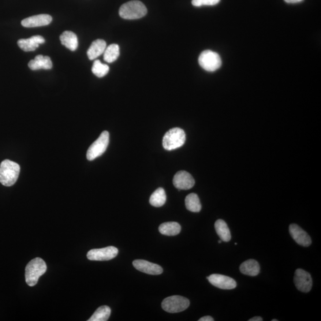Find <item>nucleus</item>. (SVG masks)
<instances>
[{
  "label": "nucleus",
  "mask_w": 321,
  "mask_h": 321,
  "mask_svg": "<svg viewBox=\"0 0 321 321\" xmlns=\"http://www.w3.org/2000/svg\"><path fill=\"white\" fill-rule=\"evenodd\" d=\"M186 134L184 130L175 128L168 131L164 135L163 145L167 151L174 150L180 148L185 143Z\"/></svg>",
  "instance_id": "obj_4"
},
{
  "label": "nucleus",
  "mask_w": 321,
  "mask_h": 321,
  "mask_svg": "<svg viewBox=\"0 0 321 321\" xmlns=\"http://www.w3.org/2000/svg\"><path fill=\"white\" fill-rule=\"evenodd\" d=\"M220 0H202L203 6H215L217 5Z\"/></svg>",
  "instance_id": "obj_27"
},
{
  "label": "nucleus",
  "mask_w": 321,
  "mask_h": 321,
  "mask_svg": "<svg viewBox=\"0 0 321 321\" xmlns=\"http://www.w3.org/2000/svg\"><path fill=\"white\" fill-rule=\"evenodd\" d=\"M120 55V48L117 44H111L107 47L104 53V59L108 63H111L118 58Z\"/></svg>",
  "instance_id": "obj_24"
},
{
  "label": "nucleus",
  "mask_w": 321,
  "mask_h": 321,
  "mask_svg": "<svg viewBox=\"0 0 321 321\" xmlns=\"http://www.w3.org/2000/svg\"><path fill=\"white\" fill-rule=\"evenodd\" d=\"M215 229L220 239L225 242H229L231 236L229 227L223 219H218L215 223Z\"/></svg>",
  "instance_id": "obj_21"
},
{
  "label": "nucleus",
  "mask_w": 321,
  "mask_h": 321,
  "mask_svg": "<svg viewBox=\"0 0 321 321\" xmlns=\"http://www.w3.org/2000/svg\"><path fill=\"white\" fill-rule=\"evenodd\" d=\"M111 309L108 306H102L97 309L88 321H107L111 315Z\"/></svg>",
  "instance_id": "obj_25"
},
{
  "label": "nucleus",
  "mask_w": 321,
  "mask_h": 321,
  "mask_svg": "<svg viewBox=\"0 0 321 321\" xmlns=\"http://www.w3.org/2000/svg\"><path fill=\"white\" fill-rule=\"evenodd\" d=\"M190 305L189 300L181 296L168 297L162 302V308L164 311L171 313H178L185 311Z\"/></svg>",
  "instance_id": "obj_6"
},
{
  "label": "nucleus",
  "mask_w": 321,
  "mask_h": 321,
  "mask_svg": "<svg viewBox=\"0 0 321 321\" xmlns=\"http://www.w3.org/2000/svg\"><path fill=\"white\" fill-rule=\"evenodd\" d=\"M185 205L187 210L193 212H199L202 206L198 196L195 193H190L185 199Z\"/></svg>",
  "instance_id": "obj_23"
},
{
  "label": "nucleus",
  "mask_w": 321,
  "mask_h": 321,
  "mask_svg": "<svg viewBox=\"0 0 321 321\" xmlns=\"http://www.w3.org/2000/svg\"><path fill=\"white\" fill-rule=\"evenodd\" d=\"M28 66L32 70L40 69L50 70L53 67V63L48 56L38 55L30 61Z\"/></svg>",
  "instance_id": "obj_16"
},
{
  "label": "nucleus",
  "mask_w": 321,
  "mask_h": 321,
  "mask_svg": "<svg viewBox=\"0 0 321 321\" xmlns=\"http://www.w3.org/2000/svg\"><path fill=\"white\" fill-rule=\"evenodd\" d=\"M263 318H261L260 316H255L253 317V318L250 319L249 321H263Z\"/></svg>",
  "instance_id": "obj_31"
},
{
  "label": "nucleus",
  "mask_w": 321,
  "mask_h": 321,
  "mask_svg": "<svg viewBox=\"0 0 321 321\" xmlns=\"http://www.w3.org/2000/svg\"><path fill=\"white\" fill-rule=\"evenodd\" d=\"M167 199L165 190L162 188H159L152 194L149 199V203L152 206L161 207L165 204Z\"/></svg>",
  "instance_id": "obj_22"
},
{
  "label": "nucleus",
  "mask_w": 321,
  "mask_h": 321,
  "mask_svg": "<svg viewBox=\"0 0 321 321\" xmlns=\"http://www.w3.org/2000/svg\"><path fill=\"white\" fill-rule=\"evenodd\" d=\"M240 271L242 274L255 277L259 273L260 266L256 260L249 259L241 264Z\"/></svg>",
  "instance_id": "obj_19"
},
{
  "label": "nucleus",
  "mask_w": 321,
  "mask_h": 321,
  "mask_svg": "<svg viewBox=\"0 0 321 321\" xmlns=\"http://www.w3.org/2000/svg\"><path fill=\"white\" fill-rule=\"evenodd\" d=\"M159 231L161 234L166 236H176L180 233L181 226L176 222L164 223L159 226Z\"/></svg>",
  "instance_id": "obj_20"
},
{
  "label": "nucleus",
  "mask_w": 321,
  "mask_h": 321,
  "mask_svg": "<svg viewBox=\"0 0 321 321\" xmlns=\"http://www.w3.org/2000/svg\"><path fill=\"white\" fill-rule=\"evenodd\" d=\"M287 3L294 4L302 2L303 0H285Z\"/></svg>",
  "instance_id": "obj_30"
},
{
  "label": "nucleus",
  "mask_w": 321,
  "mask_h": 321,
  "mask_svg": "<svg viewBox=\"0 0 321 321\" xmlns=\"http://www.w3.org/2000/svg\"><path fill=\"white\" fill-rule=\"evenodd\" d=\"M294 283L296 288L302 292L308 293L312 287L311 275L302 269H297L295 271Z\"/></svg>",
  "instance_id": "obj_9"
},
{
  "label": "nucleus",
  "mask_w": 321,
  "mask_h": 321,
  "mask_svg": "<svg viewBox=\"0 0 321 321\" xmlns=\"http://www.w3.org/2000/svg\"><path fill=\"white\" fill-rule=\"evenodd\" d=\"M214 319L210 316H205L199 319V321H214Z\"/></svg>",
  "instance_id": "obj_29"
},
{
  "label": "nucleus",
  "mask_w": 321,
  "mask_h": 321,
  "mask_svg": "<svg viewBox=\"0 0 321 321\" xmlns=\"http://www.w3.org/2000/svg\"><path fill=\"white\" fill-rule=\"evenodd\" d=\"M46 40L43 36L35 35L28 39H21L18 41L17 44L22 50L26 52L35 51L39 45L44 44Z\"/></svg>",
  "instance_id": "obj_15"
},
{
  "label": "nucleus",
  "mask_w": 321,
  "mask_h": 321,
  "mask_svg": "<svg viewBox=\"0 0 321 321\" xmlns=\"http://www.w3.org/2000/svg\"><path fill=\"white\" fill-rule=\"evenodd\" d=\"M92 72L98 77H103L107 75L109 72V67L108 65L103 64L99 59H96L93 64Z\"/></svg>",
  "instance_id": "obj_26"
},
{
  "label": "nucleus",
  "mask_w": 321,
  "mask_h": 321,
  "mask_svg": "<svg viewBox=\"0 0 321 321\" xmlns=\"http://www.w3.org/2000/svg\"><path fill=\"white\" fill-rule=\"evenodd\" d=\"M21 168L16 163L9 159L3 161L0 165V183L5 186H12L17 180Z\"/></svg>",
  "instance_id": "obj_1"
},
{
  "label": "nucleus",
  "mask_w": 321,
  "mask_h": 321,
  "mask_svg": "<svg viewBox=\"0 0 321 321\" xmlns=\"http://www.w3.org/2000/svg\"><path fill=\"white\" fill-rule=\"evenodd\" d=\"M133 266L137 270L149 275H158L162 274L163 272V268L159 265L148 262L145 260H134Z\"/></svg>",
  "instance_id": "obj_13"
},
{
  "label": "nucleus",
  "mask_w": 321,
  "mask_h": 321,
  "mask_svg": "<svg viewBox=\"0 0 321 321\" xmlns=\"http://www.w3.org/2000/svg\"><path fill=\"white\" fill-rule=\"evenodd\" d=\"M108 144H109V133L104 131L89 148L87 154V159L89 161H92L103 155L106 151Z\"/></svg>",
  "instance_id": "obj_7"
},
{
  "label": "nucleus",
  "mask_w": 321,
  "mask_h": 321,
  "mask_svg": "<svg viewBox=\"0 0 321 321\" xmlns=\"http://www.w3.org/2000/svg\"><path fill=\"white\" fill-rule=\"evenodd\" d=\"M107 48V44L105 41L103 39H96L91 45L87 51L88 57L89 59L93 61L102 55Z\"/></svg>",
  "instance_id": "obj_17"
},
{
  "label": "nucleus",
  "mask_w": 321,
  "mask_h": 321,
  "mask_svg": "<svg viewBox=\"0 0 321 321\" xmlns=\"http://www.w3.org/2000/svg\"><path fill=\"white\" fill-rule=\"evenodd\" d=\"M222 240H219V241H218L219 244H222Z\"/></svg>",
  "instance_id": "obj_32"
},
{
  "label": "nucleus",
  "mask_w": 321,
  "mask_h": 321,
  "mask_svg": "<svg viewBox=\"0 0 321 321\" xmlns=\"http://www.w3.org/2000/svg\"><path fill=\"white\" fill-rule=\"evenodd\" d=\"M212 285L223 290L236 288L237 283L232 278L221 274H212L207 277Z\"/></svg>",
  "instance_id": "obj_10"
},
{
  "label": "nucleus",
  "mask_w": 321,
  "mask_h": 321,
  "mask_svg": "<svg viewBox=\"0 0 321 321\" xmlns=\"http://www.w3.org/2000/svg\"><path fill=\"white\" fill-rule=\"evenodd\" d=\"M59 39L63 46L70 51H75L78 47L77 36L72 31H65L59 36Z\"/></svg>",
  "instance_id": "obj_18"
},
{
  "label": "nucleus",
  "mask_w": 321,
  "mask_h": 321,
  "mask_svg": "<svg viewBox=\"0 0 321 321\" xmlns=\"http://www.w3.org/2000/svg\"><path fill=\"white\" fill-rule=\"evenodd\" d=\"M53 20L50 15L39 14L25 18L21 24L25 28H35L44 27L51 24Z\"/></svg>",
  "instance_id": "obj_14"
},
{
  "label": "nucleus",
  "mask_w": 321,
  "mask_h": 321,
  "mask_svg": "<svg viewBox=\"0 0 321 321\" xmlns=\"http://www.w3.org/2000/svg\"><path fill=\"white\" fill-rule=\"evenodd\" d=\"M272 321H278L277 319H272Z\"/></svg>",
  "instance_id": "obj_33"
},
{
  "label": "nucleus",
  "mask_w": 321,
  "mask_h": 321,
  "mask_svg": "<svg viewBox=\"0 0 321 321\" xmlns=\"http://www.w3.org/2000/svg\"><path fill=\"white\" fill-rule=\"evenodd\" d=\"M192 4L193 6L199 7L203 6L202 0H192Z\"/></svg>",
  "instance_id": "obj_28"
},
{
  "label": "nucleus",
  "mask_w": 321,
  "mask_h": 321,
  "mask_svg": "<svg viewBox=\"0 0 321 321\" xmlns=\"http://www.w3.org/2000/svg\"><path fill=\"white\" fill-rule=\"evenodd\" d=\"M198 62L202 68L210 72L218 70L222 64L219 54L211 50L203 51L199 55Z\"/></svg>",
  "instance_id": "obj_5"
},
{
  "label": "nucleus",
  "mask_w": 321,
  "mask_h": 321,
  "mask_svg": "<svg viewBox=\"0 0 321 321\" xmlns=\"http://www.w3.org/2000/svg\"><path fill=\"white\" fill-rule=\"evenodd\" d=\"M46 271L47 265L45 261L40 257H36L30 261L26 267V282L29 286H35L41 276L46 273Z\"/></svg>",
  "instance_id": "obj_2"
},
{
  "label": "nucleus",
  "mask_w": 321,
  "mask_h": 321,
  "mask_svg": "<svg viewBox=\"0 0 321 321\" xmlns=\"http://www.w3.org/2000/svg\"><path fill=\"white\" fill-rule=\"evenodd\" d=\"M147 14V7L139 1L127 2L119 10L120 16L128 20L138 19L144 17Z\"/></svg>",
  "instance_id": "obj_3"
},
{
  "label": "nucleus",
  "mask_w": 321,
  "mask_h": 321,
  "mask_svg": "<svg viewBox=\"0 0 321 321\" xmlns=\"http://www.w3.org/2000/svg\"><path fill=\"white\" fill-rule=\"evenodd\" d=\"M118 253V250L114 246L102 249H94L89 251L87 253L89 260L97 261L110 260L116 257Z\"/></svg>",
  "instance_id": "obj_8"
},
{
  "label": "nucleus",
  "mask_w": 321,
  "mask_h": 321,
  "mask_svg": "<svg viewBox=\"0 0 321 321\" xmlns=\"http://www.w3.org/2000/svg\"><path fill=\"white\" fill-rule=\"evenodd\" d=\"M289 232L297 244L304 247H308L311 245L312 240L309 234L296 224L290 225Z\"/></svg>",
  "instance_id": "obj_12"
},
{
  "label": "nucleus",
  "mask_w": 321,
  "mask_h": 321,
  "mask_svg": "<svg viewBox=\"0 0 321 321\" xmlns=\"http://www.w3.org/2000/svg\"><path fill=\"white\" fill-rule=\"evenodd\" d=\"M192 175L185 171H178L173 178V185L178 190H189L195 185Z\"/></svg>",
  "instance_id": "obj_11"
}]
</instances>
